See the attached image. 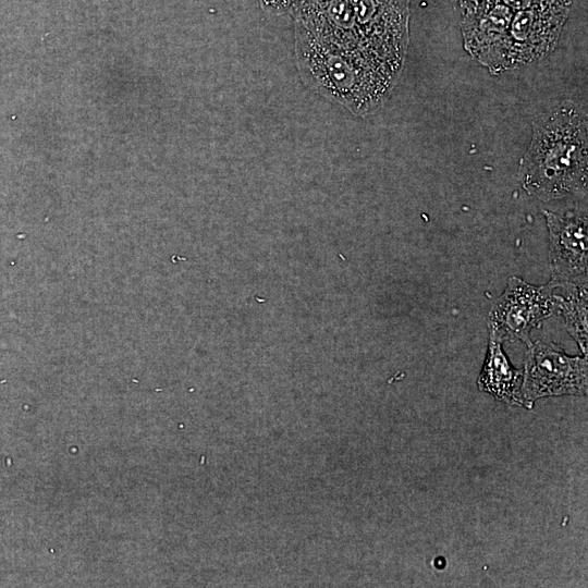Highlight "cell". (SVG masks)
<instances>
[{
	"label": "cell",
	"instance_id": "cell-1",
	"mask_svg": "<svg viewBox=\"0 0 588 588\" xmlns=\"http://www.w3.org/2000/svg\"><path fill=\"white\" fill-rule=\"evenodd\" d=\"M587 130L586 112L571 100L536 117L518 167V181L527 194L551 201L586 191Z\"/></svg>",
	"mask_w": 588,
	"mask_h": 588
},
{
	"label": "cell",
	"instance_id": "cell-2",
	"mask_svg": "<svg viewBox=\"0 0 588 588\" xmlns=\"http://www.w3.org/2000/svg\"><path fill=\"white\" fill-rule=\"evenodd\" d=\"M294 29L297 69L305 85L360 117L384 105L397 76L362 54L321 42L296 23Z\"/></svg>",
	"mask_w": 588,
	"mask_h": 588
},
{
	"label": "cell",
	"instance_id": "cell-3",
	"mask_svg": "<svg viewBox=\"0 0 588 588\" xmlns=\"http://www.w3.org/2000/svg\"><path fill=\"white\" fill-rule=\"evenodd\" d=\"M587 388V356L568 355L560 345L546 340L527 346L522 384L525 408L531 409L543 397L583 396Z\"/></svg>",
	"mask_w": 588,
	"mask_h": 588
},
{
	"label": "cell",
	"instance_id": "cell-4",
	"mask_svg": "<svg viewBox=\"0 0 588 588\" xmlns=\"http://www.w3.org/2000/svg\"><path fill=\"white\" fill-rule=\"evenodd\" d=\"M368 52L400 77L409 45L411 0H350Z\"/></svg>",
	"mask_w": 588,
	"mask_h": 588
},
{
	"label": "cell",
	"instance_id": "cell-5",
	"mask_svg": "<svg viewBox=\"0 0 588 588\" xmlns=\"http://www.w3.org/2000/svg\"><path fill=\"white\" fill-rule=\"evenodd\" d=\"M551 280L543 285L530 284L511 277L503 293L491 304L487 324L489 335L501 341L531 344L530 334L554 313Z\"/></svg>",
	"mask_w": 588,
	"mask_h": 588
},
{
	"label": "cell",
	"instance_id": "cell-6",
	"mask_svg": "<svg viewBox=\"0 0 588 588\" xmlns=\"http://www.w3.org/2000/svg\"><path fill=\"white\" fill-rule=\"evenodd\" d=\"M571 3L556 2L514 11L510 25L506 69L541 60L558 45Z\"/></svg>",
	"mask_w": 588,
	"mask_h": 588
},
{
	"label": "cell",
	"instance_id": "cell-7",
	"mask_svg": "<svg viewBox=\"0 0 588 588\" xmlns=\"http://www.w3.org/2000/svg\"><path fill=\"white\" fill-rule=\"evenodd\" d=\"M513 13L501 0H479L474 11L460 20L465 50L491 74L507 71Z\"/></svg>",
	"mask_w": 588,
	"mask_h": 588
},
{
	"label": "cell",
	"instance_id": "cell-8",
	"mask_svg": "<svg viewBox=\"0 0 588 588\" xmlns=\"http://www.w3.org/2000/svg\"><path fill=\"white\" fill-rule=\"evenodd\" d=\"M290 14L294 23L321 42L362 54L384 66L366 49L350 0H299Z\"/></svg>",
	"mask_w": 588,
	"mask_h": 588
},
{
	"label": "cell",
	"instance_id": "cell-9",
	"mask_svg": "<svg viewBox=\"0 0 588 588\" xmlns=\"http://www.w3.org/2000/svg\"><path fill=\"white\" fill-rule=\"evenodd\" d=\"M550 241L552 280L587 282L588 221L586 212L572 210L559 215L543 210Z\"/></svg>",
	"mask_w": 588,
	"mask_h": 588
},
{
	"label": "cell",
	"instance_id": "cell-10",
	"mask_svg": "<svg viewBox=\"0 0 588 588\" xmlns=\"http://www.w3.org/2000/svg\"><path fill=\"white\" fill-rule=\"evenodd\" d=\"M503 343L489 335L486 358L477 379V387L497 401L525 407L522 394L523 368L516 369L503 350Z\"/></svg>",
	"mask_w": 588,
	"mask_h": 588
},
{
	"label": "cell",
	"instance_id": "cell-11",
	"mask_svg": "<svg viewBox=\"0 0 588 588\" xmlns=\"http://www.w3.org/2000/svg\"><path fill=\"white\" fill-rule=\"evenodd\" d=\"M554 282V311H558L561 315L567 332L576 341L583 355L587 356V282Z\"/></svg>",
	"mask_w": 588,
	"mask_h": 588
},
{
	"label": "cell",
	"instance_id": "cell-12",
	"mask_svg": "<svg viewBox=\"0 0 588 588\" xmlns=\"http://www.w3.org/2000/svg\"><path fill=\"white\" fill-rule=\"evenodd\" d=\"M261 9L270 15L290 13L299 0H258Z\"/></svg>",
	"mask_w": 588,
	"mask_h": 588
},
{
	"label": "cell",
	"instance_id": "cell-13",
	"mask_svg": "<svg viewBox=\"0 0 588 588\" xmlns=\"http://www.w3.org/2000/svg\"><path fill=\"white\" fill-rule=\"evenodd\" d=\"M513 11L528 9L536 5L550 4L556 2L571 3V0H501Z\"/></svg>",
	"mask_w": 588,
	"mask_h": 588
},
{
	"label": "cell",
	"instance_id": "cell-14",
	"mask_svg": "<svg viewBox=\"0 0 588 588\" xmlns=\"http://www.w3.org/2000/svg\"><path fill=\"white\" fill-rule=\"evenodd\" d=\"M458 21L467 16L477 7L479 0H450Z\"/></svg>",
	"mask_w": 588,
	"mask_h": 588
}]
</instances>
